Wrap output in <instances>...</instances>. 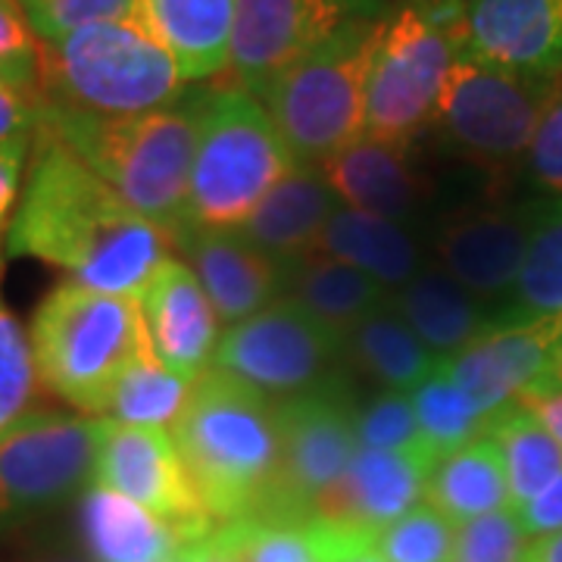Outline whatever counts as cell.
<instances>
[{"instance_id": "1", "label": "cell", "mask_w": 562, "mask_h": 562, "mask_svg": "<svg viewBox=\"0 0 562 562\" xmlns=\"http://www.w3.org/2000/svg\"><path fill=\"white\" fill-rule=\"evenodd\" d=\"M10 250L60 269L76 284L132 297L179 254L166 228L135 213L41 125L10 222Z\"/></svg>"}, {"instance_id": "2", "label": "cell", "mask_w": 562, "mask_h": 562, "mask_svg": "<svg viewBox=\"0 0 562 562\" xmlns=\"http://www.w3.org/2000/svg\"><path fill=\"white\" fill-rule=\"evenodd\" d=\"M203 88L179 103L138 116H98L41 103L38 125L101 176L144 220L157 222L176 238L188 220V179L198 140Z\"/></svg>"}, {"instance_id": "3", "label": "cell", "mask_w": 562, "mask_h": 562, "mask_svg": "<svg viewBox=\"0 0 562 562\" xmlns=\"http://www.w3.org/2000/svg\"><path fill=\"white\" fill-rule=\"evenodd\" d=\"M169 435L213 522L254 516L266 503L281 453L276 403L266 394L210 366Z\"/></svg>"}, {"instance_id": "4", "label": "cell", "mask_w": 562, "mask_h": 562, "mask_svg": "<svg viewBox=\"0 0 562 562\" xmlns=\"http://www.w3.org/2000/svg\"><path fill=\"white\" fill-rule=\"evenodd\" d=\"M29 341L44 387L85 416H106L122 375L150 353L132 294H106L76 281H63L41 301Z\"/></svg>"}, {"instance_id": "5", "label": "cell", "mask_w": 562, "mask_h": 562, "mask_svg": "<svg viewBox=\"0 0 562 562\" xmlns=\"http://www.w3.org/2000/svg\"><path fill=\"white\" fill-rule=\"evenodd\" d=\"M188 88L169 50L132 16L41 41V101L54 106L138 116L179 103Z\"/></svg>"}, {"instance_id": "6", "label": "cell", "mask_w": 562, "mask_h": 562, "mask_svg": "<svg viewBox=\"0 0 562 562\" xmlns=\"http://www.w3.org/2000/svg\"><path fill=\"white\" fill-rule=\"evenodd\" d=\"M297 162L260 98L238 85L203 88L188 179V220L238 228Z\"/></svg>"}, {"instance_id": "7", "label": "cell", "mask_w": 562, "mask_h": 562, "mask_svg": "<svg viewBox=\"0 0 562 562\" xmlns=\"http://www.w3.org/2000/svg\"><path fill=\"white\" fill-rule=\"evenodd\" d=\"M384 20L347 25L260 94L297 166H322L366 135V88Z\"/></svg>"}, {"instance_id": "8", "label": "cell", "mask_w": 562, "mask_h": 562, "mask_svg": "<svg viewBox=\"0 0 562 562\" xmlns=\"http://www.w3.org/2000/svg\"><path fill=\"white\" fill-rule=\"evenodd\" d=\"M462 50V0H406L387 13L366 88V135L406 147L428 135Z\"/></svg>"}, {"instance_id": "9", "label": "cell", "mask_w": 562, "mask_h": 562, "mask_svg": "<svg viewBox=\"0 0 562 562\" xmlns=\"http://www.w3.org/2000/svg\"><path fill=\"white\" fill-rule=\"evenodd\" d=\"M562 76H528L503 69L462 50L428 135L441 154L484 172L522 166L547 106L560 94Z\"/></svg>"}, {"instance_id": "10", "label": "cell", "mask_w": 562, "mask_h": 562, "mask_svg": "<svg viewBox=\"0 0 562 562\" xmlns=\"http://www.w3.org/2000/svg\"><path fill=\"white\" fill-rule=\"evenodd\" d=\"M279 416V472L272 491L254 516L313 519L319 497L341 479L360 453L357 403L341 375L276 403Z\"/></svg>"}, {"instance_id": "11", "label": "cell", "mask_w": 562, "mask_h": 562, "mask_svg": "<svg viewBox=\"0 0 562 562\" xmlns=\"http://www.w3.org/2000/svg\"><path fill=\"white\" fill-rule=\"evenodd\" d=\"M103 416L32 409L0 435V519H29L88 491Z\"/></svg>"}, {"instance_id": "12", "label": "cell", "mask_w": 562, "mask_h": 562, "mask_svg": "<svg viewBox=\"0 0 562 562\" xmlns=\"http://www.w3.org/2000/svg\"><path fill=\"white\" fill-rule=\"evenodd\" d=\"M341 357V335L310 316L297 301L279 297L222 331L213 366L281 403L328 382Z\"/></svg>"}, {"instance_id": "13", "label": "cell", "mask_w": 562, "mask_h": 562, "mask_svg": "<svg viewBox=\"0 0 562 562\" xmlns=\"http://www.w3.org/2000/svg\"><path fill=\"white\" fill-rule=\"evenodd\" d=\"M387 0H238L232 85L260 98L288 66L353 22L384 20Z\"/></svg>"}, {"instance_id": "14", "label": "cell", "mask_w": 562, "mask_h": 562, "mask_svg": "<svg viewBox=\"0 0 562 562\" xmlns=\"http://www.w3.org/2000/svg\"><path fill=\"white\" fill-rule=\"evenodd\" d=\"M135 501L184 541H201L216 522L203 509L194 484L181 465L169 428H138L103 419L94 482Z\"/></svg>"}, {"instance_id": "15", "label": "cell", "mask_w": 562, "mask_h": 562, "mask_svg": "<svg viewBox=\"0 0 562 562\" xmlns=\"http://www.w3.org/2000/svg\"><path fill=\"white\" fill-rule=\"evenodd\" d=\"M535 213L538 201L462 210L438 228L435 262L465 291L506 313L535 232Z\"/></svg>"}, {"instance_id": "16", "label": "cell", "mask_w": 562, "mask_h": 562, "mask_svg": "<svg viewBox=\"0 0 562 562\" xmlns=\"http://www.w3.org/2000/svg\"><path fill=\"white\" fill-rule=\"evenodd\" d=\"M435 465L438 457L428 447L401 453L360 450L341 479L322 494L313 519L375 541L387 525L425 503Z\"/></svg>"}, {"instance_id": "17", "label": "cell", "mask_w": 562, "mask_h": 562, "mask_svg": "<svg viewBox=\"0 0 562 562\" xmlns=\"http://www.w3.org/2000/svg\"><path fill=\"white\" fill-rule=\"evenodd\" d=\"M560 335L562 319L506 316L453 360L441 362V369L482 416L494 419L501 409L519 401L531 384L547 379Z\"/></svg>"}, {"instance_id": "18", "label": "cell", "mask_w": 562, "mask_h": 562, "mask_svg": "<svg viewBox=\"0 0 562 562\" xmlns=\"http://www.w3.org/2000/svg\"><path fill=\"white\" fill-rule=\"evenodd\" d=\"M150 353L184 382H198L213 366L222 322L191 266L162 260L135 294Z\"/></svg>"}, {"instance_id": "19", "label": "cell", "mask_w": 562, "mask_h": 562, "mask_svg": "<svg viewBox=\"0 0 562 562\" xmlns=\"http://www.w3.org/2000/svg\"><path fill=\"white\" fill-rule=\"evenodd\" d=\"M179 254L201 281L222 328L250 319L284 294L288 269L266 257L238 228L188 225L179 235Z\"/></svg>"}, {"instance_id": "20", "label": "cell", "mask_w": 562, "mask_h": 562, "mask_svg": "<svg viewBox=\"0 0 562 562\" xmlns=\"http://www.w3.org/2000/svg\"><path fill=\"white\" fill-rule=\"evenodd\" d=\"M465 54L528 76H562V0H462Z\"/></svg>"}, {"instance_id": "21", "label": "cell", "mask_w": 562, "mask_h": 562, "mask_svg": "<svg viewBox=\"0 0 562 562\" xmlns=\"http://www.w3.org/2000/svg\"><path fill=\"white\" fill-rule=\"evenodd\" d=\"M341 203L369 216L416 225L428 203V179L413 147L362 135L319 166Z\"/></svg>"}, {"instance_id": "22", "label": "cell", "mask_w": 562, "mask_h": 562, "mask_svg": "<svg viewBox=\"0 0 562 562\" xmlns=\"http://www.w3.org/2000/svg\"><path fill=\"white\" fill-rule=\"evenodd\" d=\"M341 206V198L322 176L319 166H294L266 194L260 206L238 225L244 238L257 244L266 257L291 269L294 262L313 257L322 228Z\"/></svg>"}, {"instance_id": "23", "label": "cell", "mask_w": 562, "mask_h": 562, "mask_svg": "<svg viewBox=\"0 0 562 562\" xmlns=\"http://www.w3.org/2000/svg\"><path fill=\"white\" fill-rule=\"evenodd\" d=\"M238 0H135L132 20L169 50L188 85L228 72Z\"/></svg>"}, {"instance_id": "24", "label": "cell", "mask_w": 562, "mask_h": 562, "mask_svg": "<svg viewBox=\"0 0 562 562\" xmlns=\"http://www.w3.org/2000/svg\"><path fill=\"white\" fill-rule=\"evenodd\" d=\"M391 306L441 362L453 360L469 344L506 319V313L465 291L435 260L409 284H403L397 294H391Z\"/></svg>"}, {"instance_id": "25", "label": "cell", "mask_w": 562, "mask_h": 562, "mask_svg": "<svg viewBox=\"0 0 562 562\" xmlns=\"http://www.w3.org/2000/svg\"><path fill=\"white\" fill-rule=\"evenodd\" d=\"M313 254L357 266L391 294H397L403 284H409L431 262L409 228L369 216L347 203L338 206L335 216L322 228V238Z\"/></svg>"}, {"instance_id": "26", "label": "cell", "mask_w": 562, "mask_h": 562, "mask_svg": "<svg viewBox=\"0 0 562 562\" xmlns=\"http://www.w3.org/2000/svg\"><path fill=\"white\" fill-rule=\"evenodd\" d=\"M79 522L94 562H169L188 543L154 513L101 484L81 494Z\"/></svg>"}, {"instance_id": "27", "label": "cell", "mask_w": 562, "mask_h": 562, "mask_svg": "<svg viewBox=\"0 0 562 562\" xmlns=\"http://www.w3.org/2000/svg\"><path fill=\"white\" fill-rule=\"evenodd\" d=\"M216 541L235 562H341L366 538L322 519L241 516L216 525Z\"/></svg>"}, {"instance_id": "28", "label": "cell", "mask_w": 562, "mask_h": 562, "mask_svg": "<svg viewBox=\"0 0 562 562\" xmlns=\"http://www.w3.org/2000/svg\"><path fill=\"white\" fill-rule=\"evenodd\" d=\"M344 360L379 391H416L428 375L441 369V360L425 347L401 313L384 303L347 335Z\"/></svg>"}, {"instance_id": "29", "label": "cell", "mask_w": 562, "mask_h": 562, "mask_svg": "<svg viewBox=\"0 0 562 562\" xmlns=\"http://www.w3.org/2000/svg\"><path fill=\"white\" fill-rule=\"evenodd\" d=\"M284 297L301 303L310 316H316L347 341V335L366 316L391 301V291H384L379 281L369 279L357 266L313 254L288 269Z\"/></svg>"}, {"instance_id": "30", "label": "cell", "mask_w": 562, "mask_h": 562, "mask_svg": "<svg viewBox=\"0 0 562 562\" xmlns=\"http://www.w3.org/2000/svg\"><path fill=\"white\" fill-rule=\"evenodd\" d=\"M425 503L435 506L453 525L472 522L479 516L509 509V484L501 450L487 435L443 457L431 479Z\"/></svg>"}, {"instance_id": "31", "label": "cell", "mask_w": 562, "mask_h": 562, "mask_svg": "<svg viewBox=\"0 0 562 562\" xmlns=\"http://www.w3.org/2000/svg\"><path fill=\"white\" fill-rule=\"evenodd\" d=\"M487 438L501 450L509 509L531 501L562 472V447L522 403L501 409L487 425Z\"/></svg>"}, {"instance_id": "32", "label": "cell", "mask_w": 562, "mask_h": 562, "mask_svg": "<svg viewBox=\"0 0 562 562\" xmlns=\"http://www.w3.org/2000/svg\"><path fill=\"white\" fill-rule=\"evenodd\" d=\"M506 316L562 319V198L538 201L535 232Z\"/></svg>"}, {"instance_id": "33", "label": "cell", "mask_w": 562, "mask_h": 562, "mask_svg": "<svg viewBox=\"0 0 562 562\" xmlns=\"http://www.w3.org/2000/svg\"><path fill=\"white\" fill-rule=\"evenodd\" d=\"M191 384L169 372L154 353H144L120 379L103 419L138 428H172L191 397Z\"/></svg>"}, {"instance_id": "34", "label": "cell", "mask_w": 562, "mask_h": 562, "mask_svg": "<svg viewBox=\"0 0 562 562\" xmlns=\"http://www.w3.org/2000/svg\"><path fill=\"white\" fill-rule=\"evenodd\" d=\"M409 401H413L422 441L438 457V462L487 435L491 419L472 406L460 387L447 379L443 369L428 375L416 391H409Z\"/></svg>"}, {"instance_id": "35", "label": "cell", "mask_w": 562, "mask_h": 562, "mask_svg": "<svg viewBox=\"0 0 562 562\" xmlns=\"http://www.w3.org/2000/svg\"><path fill=\"white\" fill-rule=\"evenodd\" d=\"M387 562H457V525L419 503L375 538Z\"/></svg>"}, {"instance_id": "36", "label": "cell", "mask_w": 562, "mask_h": 562, "mask_svg": "<svg viewBox=\"0 0 562 562\" xmlns=\"http://www.w3.org/2000/svg\"><path fill=\"white\" fill-rule=\"evenodd\" d=\"M38 369L32 341L16 316L0 301V435L20 422L35 401Z\"/></svg>"}, {"instance_id": "37", "label": "cell", "mask_w": 562, "mask_h": 562, "mask_svg": "<svg viewBox=\"0 0 562 562\" xmlns=\"http://www.w3.org/2000/svg\"><path fill=\"white\" fill-rule=\"evenodd\" d=\"M0 85L32 103L41 101V38L20 0H0Z\"/></svg>"}, {"instance_id": "38", "label": "cell", "mask_w": 562, "mask_h": 562, "mask_svg": "<svg viewBox=\"0 0 562 562\" xmlns=\"http://www.w3.org/2000/svg\"><path fill=\"white\" fill-rule=\"evenodd\" d=\"M357 441L360 450H416L425 447L413 413V401L403 391H379L357 406Z\"/></svg>"}, {"instance_id": "39", "label": "cell", "mask_w": 562, "mask_h": 562, "mask_svg": "<svg viewBox=\"0 0 562 562\" xmlns=\"http://www.w3.org/2000/svg\"><path fill=\"white\" fill-rule=\"evenodd\" d=\"M531 538L513 509L457 525V562H525Z\"/></svg>"}, {"instance_id": "40", "label": "cell", "mask_w": 562, "mask_h": 562, "mask_svg": "<svg viewBox=\"0 0 562 562\" xmlns=\"http://www.w3.org/2000/svg\"><path fill=\"white\" fill-rule=\"evenodd\" d=\"M41 41H60L79 29L128 20L135 0H20Z\"/></svg>"}, {"instance_id": "41", "label": "cell", "mask_w": 562, "mask_h": 562, "mask_svg": "<svg viewBox=\"0 0 562 562\" xmlns=\"http://www.w3.org/2000/svg\"><path fill=\"white\" fill-rule=\"evenodd\" d=\"M522 169L531 188L543 191L547 198H562V88L543 113Z\"/></svg>"}, {"instance_id": "42", "label": "cell", "mask_w": 562, "mask_h": 562, "mask_svg": "<svg viewBox=\"0 0 562 562\" xmlns=\"http://www.w3.org/2000/svg\"><path fill=\"white\" fill-rule=\"evenodd\" d=\"M41 103L20 98L16 91L0 85V150L32 154L35 132H38Z\"/></svg>"}, {"instance_id": "43", "label": "cell", "mask_w": 562, "mask_h": 562, "mask_svg": "<svg viewBox=\"0 0 562 562\" xmlns=\"http://www.w3.org/2000/svg\"><path fill=\"white\" fill-rule=\"evenodd\" d=\"M513 513H516V519L531 541L562 531V472L543 491H538L531 501L516 506Z\"/></svg>"}, {"instance_id": "44", "label": "cell", "mask_w": 562, "mask_h": 562, "mask_svg": "<svg viewBox=\"0 0 562 562\" xmlns=\"http://www.w3.org/2000/svg\"><path fill=\"white\" fill-rule=\"evenodd\" d=\"M516 403H522L528 413H535L538 422L562 447V382L541 379L538 384H531Z\"/></svg>"}, {"instance_id": "45", "label": "cell", "mask_w": 562, "mask_h": 562, "mask_svg": "<svg viewBox=\"0 0 562 562\" xmlns=\"http://www.w3.org/2000/svg\"><path fill=\"white\" fill-rule=\"evenodd\" d=\"M25 157L29 154H20V150H0V232L7 228V220L20 201Z\"/></svg>"}, {"instance_id": "46", "label": "cell", "mask_w": 562, "mask_h": 562, "mask_svg": "<svg viewBox=\"0 0 562 562\" xmlns=\"http://www.w3.org/2000/svg\"><path fill=\"white\" fill-rule=\"evenodd\" d=\"M184 550H188V560L191 562H235L228 557V550L216 541V528L206 538H201V541L184 543Z\"/></svg>"}, {"instance_id": "47", "label": "cell", "mask_w": 562, "mask_h": 562, "mask_svg": "<svg viewBox=\"0 0 562 562\" xmlns=\"http://www.w3.org/2000/svg\"><path fill=\"white\" fill-rule=\"evenodd\" d=\"M525 562H562V531L535 538V541L528 543Z\"/></svg>"}, {"instance_id": "48", "label": "cell", "mask_w": 562, "mask_h": 562, "mask_svg": "<svg viewBox=\"0 0 562 562\" xmlns=\"http://www.w3.org/2000/svg\"><path fill=\"white\" fill-rule=\"evenodd\" d=\"M341 562H387V560L379 553V547H375V541H372V543H362V547H357V550H350Z\"/></svg>"}, {"instance_id": "49", "label": "cell", "mask_w": 562, "mask_h": 562, "mask_svg": "<svg viewBox=\"0 0 562 562\" xmlns=\"http://www.w3.org/2000/svg\"><path fill=\"white\" fill-rule=\"evenodd\" d=\"M547 379H553V382H562V335L557 347H553V357H550V372H547Z\"/></svg>"}, {"instance_id": "50", "label": "cell", "mask_w": 562, "mask_h": 562, "mask_svg": "<svg viewBox=\"0 0 562 562\" xmlns=\"http://www.w3.org/2000/svg\"><path fill=\"white\" fill-rule=\"evenodd\" d=\"M38 562H81V560H72V557H47V560H38Z\"/></svg>"}]
</instances>
